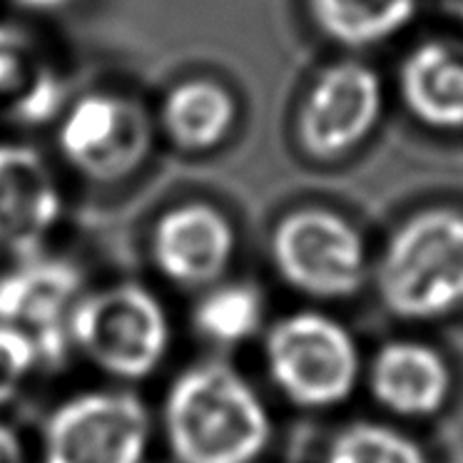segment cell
<instances>
[{
	"instance_id": "18",
	"label": "cell",
	"mask_w": 463,
	"mask_h": 463,
	"mask_svg": "<svg viewBox=\"0 0 463 463\" xmlns=\"http://www.w3.org/2000/svg\"><path fill=\"white\" fill-rule=\"evenodd\" d=\"M264 294L247 282L212 287L194 307V326L207 342L237 346L254 339L264 329Z\"/></svg>"
},
{
	"instance_id": "4",
	"label": "cell",
	"mask_w": 463,
	"mask_h": 463,
	"mask_svg": "<svg viewBox=\"0 0 463 463\" xmlns=\"http://www.w3.org/2000/svg\"><path fill=\"white\" fill-rule=\"evenodd\" d=\"M269 257L279 279L314 302L352 299L372 277L362 232L322 207L294 210L277 222Z\"/></svg>"
},
{
	"instance_id": "21",
	"label": "cell",
	"mask_w": 463,
	"mask_h": 463,
	"mask_svg": "<svg viewBox=\"0 0 463 463\" xmlns=\"http://www.w3.org/2000/svg\"><path fill=\"white\" fill-rule=\"evenodd\" d=\"M18 3L31 8V11H58V8H65L72 0H18Z\"/></svg>"
},
{
	"instance_id": "12",
	"label": "cell",
	"mask_w": 463,
	"mask_h": 463,
	"mask_svg": "<svg viewBox=\"0 0 463 463\" xmlns=\"http://www.w3.org/2000/svg\"><path fill=\"white\" fill-rule=\"evenodd\" d=\"M237 250L232 222L212 204L190 202L165 212L152 234L160 272L182 287H210L230 269Z\"/></svg>"
},
{
	"instance_id": "19",
	"label": "cell",
	"mask_w": 463,
	"mask_h": 463,
	"mask_svg": "<svg viewBox=\"0 0 463 463\" xmlns=\"http://www.w3.org/2000/svg\"><path fill=\"white\" fill-rule=\"evenodd\" d=\"M38 362L41 352L31 334L11 324H0V403L11 402Z\"/></svg>"
},
{
	"instance_id": "3",
	"label": "cell",
	"mask_w": 463,
	"mask_h": 463,
	"mask_svg": "<svg viewBox=\"0 0 463 463\" xmlns=\"http://www.w3.org/2000/svg\"><path fill=\"white\" fill-rule=\"evenodd\" d=\"M264 373L284 403L302 413H332L362 392L364 356L356 334L334 314L297 309L264 332Z\"/></svg>"
},
{
	"instance_id": "6",
	"label": "cell",
	"mask_w": 463,
	"mask_h": 463,
	"mask_svg": "<svg viewBox=\"0 0 463 463\" xmlns=\"http://www.w3.org/2000/svg\"><path fill=\"white\" fill-rule=\"evenodd\" d=\"M383 85L379 72L362 61L326 65L304 92L294 135L307 157L342 160L362 145L382 120Z\"/></svg>"
},
{
	"instance_id": "15",
	"label": "cell",
	"mask_w": 463,
	"mask_h": 463,
	"mask_svg": "<svg viewBox=\"0 0 463 463\" xmlns=\"http://www.w3.org/2000/svg\"><path fill=\"white\" fill-rule=\"evenodd\" d=\"M61 80L18 28L0 25V102L18 120L43 122L61 108Z\"/></svg>"
},
{
	"instance_id": "8",
	"label": "cell",
	"mask_w": 463,
	"mask_h": 463,
	"mask_svg": "<svg viewBox=\"0 0 463 463\" xmlns=\"http://www.w3.org/2000/svg\"><path fill=\"white\" fill-rule=\"evenodd\" d=\"M362 389L389 421H431L449 409L456 373L439 346L416 336H396L366 356Z\"/></svg>"
},
{
	"instance_id": "17",
	"label": "cell",
	"mask_w": 463,
	"mask_h": 463,
	"mask_svg": "<svg viewBox=\"0 0 463 463\" xmlns=\"http://www.w3.org/2000/svg\"><path fill=\"white\" fill-rule=\"evenodd\" d=\"M319 463H433L411 431L389 419H354L324 441Z\"/></svg>"
},
{
	"instance_id": "2",
	"label": "cell",
	"mask_w": 463,
	"mask_h": 463,
	"mask_svg": "<svg viewBox=\"0 0 463 463\" xmlns=\"http://www.w3.org/2000/svg\"><path fill=\"white\" fill-rule=\"evenodd\" d=\"M379 304L403 324L443 322L463 309V212H413L383 242L372 267Z\"/></svg>"
},
{
	"instance_id": "7",
	"label": "cell",
	"mask_w": 463,
	"mask_h": 463,
	"mask_svg": "<svg viewBox=\"0 0 463 463\" xmlns=\"http://www.w3.org/2000/svg\"><path fill=\"white\" fill-rule=\"evenodd\" d=\"M62 157L92 180H120L147 157L152 122L142 105L112 92H88L65 112L58 132Z\"/></svg>"
},
{
	"instance_id": "5",
	"label": "cell",
	"mask_w": 463,
	"mask_h": 463,
	"mask_svg": "<svg viewBox=\"0 0 463 463\" xmlns=\"http://www.w3.org/2000/svg\"><path fill=\"white\" fill-rule=\"evenodd\" d=\"M71 336L105 372L140 379L165 356L170 326L150 289L140 284H115L75 302Z\"/></svg>"
},
{
	"instance_id": "13",
	"label": "cell",
	"mask_w": 463,
	"mask_h": 463,
	"mask_svg": "<svg viewBox=\"0 0 463 463\" xmlns=\"http://www.w3.org/2000/svg\"><path fill=\"white\" fill-rule=\"evenodd\" d=\"M399 92L416 120L441 132L463 130V43L429 38L406 52Z\"/></svg>"
},
{
	"instance_id": "14",
	"label": "cell",
	"mask_w": 463,
	"mask_h": 463,
	"mask_svg": "<svg viewBox=\"0 0 463 463\" xmlns=\"http://www.w3.org/2000/svg\"><path fill=\"white\" fill-rule=\"evenodd\" d=\"M237 122V100L210 78L175 85L162 102V128L180 150L207 152L230 137Z\"/></svg>"
},
{
	"instance_id": "10",
	"label": "cell",
	"mask_w": 463,
	"mask_h": 463,
	"mask_svg": "<svg viewBox=\"0 0 463 463\" xmlns=\"http://www.w3.org/2000/svg\"><path fill=\"white\" fill-rule=\"evenodd\" d=\"M80 299V272L65 260L28 257L0 277V324L18 326L38 344L41 359L58 362L71 336V312Z\"/></svg>"
},
{
	"instance_id": "16",
	"label": "cell",
	"mask_w": 463,
	"mask_h": 463,
	"mask_svg": "<svg viewBox=\"0 0 463 463\" xmlns=\"http://www.w3.org/2000/svg\"><path fill=\"white\" fill-rule=\"evenodd\" d=\"M314 25L326 41L364 51L392 41L419 11V0H307Z\"/></svg>"
},
{
	"instance_id": "9",
	"label": "cell",
	"mask_w": 463,
	"mask_h": 463,
	"mask_svg": "<svg viewBox=\"0 0 463 463\" xmlns=\"http://www.w3.org/2000/svg\"><path fill=\"white\" fill-rule=\"evenodd\" d=\"M147 411L130 393H88L52 413L43 463H140Z\"/></svg>"
},
{
	"instance_id": "20",
	"label": "cell",
	"mask_w": 463,
	"mask_h": 463,
	"mask_svg": "<svg viewBox=\"0 0 463 463\" xmlns=\"http://www.w3.org/2000/svg\"><path fill=\"white\" fill-rule=\"evenodd\" d=\"M0 463H23L21 443L5 426H0Z\"/></svg>"
},
{
	"instance_id": "1",
	"label": "cell",
	"mask_w": 463,
	"mask_h": 463,
	"mask_svg": "<svg viewBox=\"0 0 463 463\" xmlns=\"http://www.w3.org/2000/svg\"><path fill=\"white\" fill-rule=\"evenodd\" d=\"M165 429L180 463H257L274 439L267 402L224 362L182 373L167 396Z\"/></svg>"
},
{
	"instance_id": "11",
	"label": "cell",
	"mask_w": 463,
	"mask_h": 463,
	"mask_svg": "<svg viewBox=\"0 0 463 463\" xmlns=\"http://www.w3.org/2000/svg\"><path fill=\"white\" fill-rule=\"evenodd\" d=\"M62 194L38 152L0 142V250L35 257L58 227Z\"/></svg>"
}]
</instances>
